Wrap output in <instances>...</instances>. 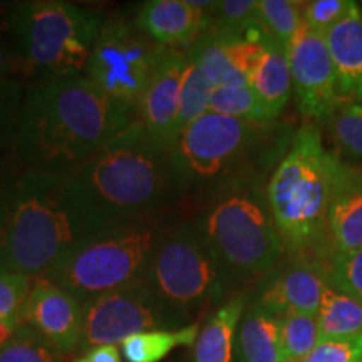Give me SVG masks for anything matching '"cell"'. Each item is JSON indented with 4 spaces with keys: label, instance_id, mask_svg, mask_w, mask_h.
<instances>
[{
    "label": "cell",
    "instance_id": "obj_1",
    "mask_svg": "<svg viewBox=\"0 0 362 362\" xmlns=\"http://www.w3.org/2000/svg\"><path fill=\"white\" fill-rule=\"evenodd\" d=\"M138 115L84 74L34 81L25 90L11 158L22 170L72 173Z\"/></svg>",
    "mask_w": 362,
    "mask_h": 362
},
{
    "label": "cell",
    "instance_id": "obj_2",
    "mask_svg": "<svg viewBox=\"0 0 362 362\" xmlns=\"http://www.w3.org/2000/svg\"><path fill=\"white\" fill-rule=\"evenodd\" d=\"M106 226L71 173L19 168L4 210V267L30 279L45 277L72 247Z\"/></svg>",
    "mask_w": 362,
    "mask_h": 362
},
{
    "label": "cell",
    "instance_id": "obj_3",
    "mask_svg": "<svg viewBox=\"0 0 362 362\" xmlns=\"http://www.w3.org/2000/svg\"><path fill=\"white\" fill-rule=\"evenodd\" d=\"M71 175L106 225L151 218L175 188L170 149L139 119L112 136Z\"/></svg>",
    "mask_w": 362,
    "mask_h": 362
},
{
    "label": "cell",
    "instance_id": "obj_4",
    "mask_svg": "<svg viewBox=\"0 0 362 362\" xmlns=\"http://www.w3.org/2000/svg\"><path fill=\"white\" fill-rule=\"evenodd\" d=\"M337 153L324 146L320 131L307 123L267 183V202L288 257L325 262V216Z\"/></svg>",
    "mask_w": 362,
    "mask_h": 362
},
{
    "label": "cell",
    "instance_id": "obj_5",
    "mask_svg": "<svg viewBox=\"0 0 362 362\" xmlns=\"http://www.w3.org/2000/svg\"><path fill=\"white\" fill-rule=\"evenodd\" d=\"M197 228L232 280L267 275L285 253L267 192L250 176L220 189Z\"/></svg>",
    "mask_w": 362,
    "mask_h": 362
},
{
    "label": "cell",
    "instance_id": "obj_6",
    "mask_svg": "<svg viewBox=\"0 0 362 362\" xmlns=\"http://www.w3.org/2000/svg\"><path fill=\"white\" fill-rule=\"evenodd\" d=\"M166 232L155 216L110 225L72 247L45 279L86 305L144 280L153 253Z\"/></svg>",
    "mask_w": 362,
    "mask_h": 362
},
{
    "label": "cell",
    "instance_id": "obj_7",
    "mask_svg": "<svg viewBox=\"0 0 362 362\" xmlns=\"http://www.w3.org/2000/svg\"><path fill=\"white\" fill-rule=\"evenodd\" d=\"M13 42L27 78L84 74L103 19L96 12L62 0L12 4Z\"/></svg>",
    "mask_w": 362,
    "mask_h": 362
},
{
    "label": "cell",
    "instance_id": "obj_8",
    "mask_svg": "<svg viewBox=\"0 0 362 362\" xmlns=\"http://www.w3.org/2000/svg\"><path fill=\"white\" fill-rule=\"evenodd\" d=\"M264 126L211 111L198 117L176 134L170 148L173 187L223 189L245 178L240 171Z\"/></svg>",
    "mask_w": 362,
    "mask_h": 362
},
{
    "label": "cell",
    "instance_id": "obj_9",
    "mask_svg": "<svg viewBox=\"0 0 362 362\" xmlns=\"http://www.w3.org/2000/svg\"><path fill=\"white\" fill-rule=\"evenodd\" d=\"M144 282L163 304L189 319L221 300L232 279L206 245L197 223H183L165 233Z\"/></svg>",
    "mask_w": 362,
    "mask_h": 362
},
{
    "label": "cell",
    "instance_id": "obj_10",
    "mask_svg": "<svg viewBox=\"0 0 362 362\" xmlns=\"http://www.w3.org/2000/svg\"><path fill=\"white\" fill-rule=\"evenodd\" d=\"M165 51L134 22L112 17L103 21L84 76L104 96L136 112Z\"/></svg>",
    "mask_w": 362,
    "mask_h": 362
},
{
    "label": "cell",
    "instance_id": "obj_11",
    "mask_svg": "<svg viewBox=\"0 0 362 362\" xmlns=\"http://www.w3.org/2000/svg\"><path fill=\"white\" fill-rule=\"evenodd\" d=\"M188 317L163 304L149 285L141 282L110 292L84 305L83 341L79 349L117 346L148 330H175L188 325Z\"/></svg>",
    "mask_w": 362,
    "mask_h": 362
},
{
    "label": "cell",
    "instance_id": "obj_12",
    "mask_svg": "<svg viewBox=\"0 0 362 362\" xmlns=\"http://www.w3.org/2000/svg\"><path fill=\"white\" fill-rule=\"evenodd\" d=\"M285 52L298 111L310 124H327L342 99L325 37L304 22Z\"/></svg>",
    "mask_w": 362,
    "mask_h": 362
},
{
    "label": "cell",
    "instance_id": "obj_13",
    "mask_svg": "<svg viewBox=\"0 0 362 362\" xmlns=\"http://www.w3.org/2000/svg\"><path fill=\"white\" fill-rule=\"evenodd\" d=\"M327 264L315 257H292L262 280L257 304L282 317L287 312L319 314L329 287Z\"/></svg>",
    "mask_w": 362,
    "mask_h": 362
},
{
    "label": "cell",
    "instance_id": "obj_14",
    "mask_svg": "<svg viewBox=\"0 0 362 362\" xmlns=\"http://www.w3.org/2000/svg\"><path fill=\"white\" fill-rule=\"evenodd\" d=\"M22 322L37 330L61 354H71L83 341L84 305L64 288L40 277L30 288Z\"/></svg>",
    "mask_w": 362,
    "mask_h": 362
},
{
    "label": "cell",
    "instance_id": "obj_15",
    "mask_svg": "<svg viewBox=\"0 0 362 362\" xmlns=\"http://www.w3.org/2000/svg\"><path fill=\"white\" fill-rule=\"evenodd\" d=\"M185 69H187V54L183 49L166 47L155 74L149 79L136 107L138 119L148 129V133L168 149L178 134L176 121H178L180 90Z\"/></svg>",
    "mask_w": 362,
    "mask_h": 362
},
{
    "label": "cell",
    "instance_id": "obj_16",
    "mask_svg": "<svg viewBox=\"0 0 362 362\" xmlns=\"http://www.w3.org/2000/svg\"><path fill=\"white\" fill-rule=\"evenodd\" d=\"M362 247V170L337 155L325 216V262Z\"/></svg>",
    "mask_w": 362,
    "mask_h": 362
},
{
    "label": "cell",
    "instance_id": "obj_17",
    "mask_svg": "<svg viewBox=\"0 0 362 362\" xmlns=\"http://www.w3.org/2000/svg\"><path fill=\"white\" fill-rule=\"evenodd\" d=\"M215 2L149 0L134 17V25L165 47L193 44L211 24Z\"/></svg>",
    "mask_w": 362,
    "mask_h": 362
},
{
    "label": "cell",
    "instance_id": "obj_18",
    "mask_svg": "<svg viewBox=\"0 0 362 362\" xmlns=\"http://www.w3.org/2000/svg\"><path fill=\"white\" fill-rule=\"evenodd\" d=\"M342 101L362 103V11L354 7L325 33Z\"/></svg>",
    "mask_w": 362,
    "mask_h": 362
},
{
    "label": "cell",
    "instance_id": "obj_19",
    "mask_svg": "<svg viewBox=\"0 0 362 362\" xmlns=\"http://www.w3.org/2000/svg\"><path fill=\"white\" fill-rule=\"evenodd\" d=\"M248 86L264 104L270 119H277L292 94V78L287 52L272 39L267 40L264 52L248 76Z\"/></svg>",
    "mask_w": 362,
    "mask_h": 362
},
{
    "label": "cell",
    "instance_id": "obj_20",
    "mask_svg": "<svg viewBox=\"0 0 362 362\" xmlns=\"http://www.w3.org/2000/svg\"><path fill=\"white\" fill-rule=\"evenodd\" d=\"M240 362H287L282 351L280 317L253 302L238 330Z\"/></svg>",
    "mask_w": 362,
    "mask_h": 362
},
{
    "label": "cell",
    "instance_id": "obj_21",
    "mask_svg": "<svg viewBox=\"0 0 362 362\" xmlns=\"http://www.w3.org/2000/svg\"><path fill=\"white\" fill-rule=\"evenodd\" d=\"M247 305V293H238L211 314L194 342L193 362H232L235 332Z\"/></svg>",
    "mask_w": 362,
    "mask_h": 362
},
{
    "label": "cell",
    "instance_id": "obj_22",
    "mask_svg": "<svg viewBox=\"0 0 362 362\" xmlns=\"http://www.w3.org/2000/svg\"><path fill=\"white\" fill-rule=\"evenodd\" d=\"M198 334L200 325L197 322L175 330H148L121 342V352L126 362H161L176 347L193 346Z\"/></svg>",
    "mask_w": 362,
    "mask_h": 362
},
{
    "label": "cell",
    "instance_id": "obj_23",
    "mask_svg": "<svg viewBox=\"0 0 362 362\" xmlns=\"http://www.w3.org/2000/svg\"><path fill=\"white\" fill-rule=\"evenodd\" d=\"M320 341L362 336V304L329 284L319 314Z\"/></svg>",
    "mask_w": 362,
    "mask_h": 362
},
{
    "label": "cell",
    "instance_id": "obj_24",
    "mask_svg": "<svg viewBox=\"0 0 362 362\" xmlns=\"http://www.w3.org/2000/svg\"><path fill=\"white\" fill-rule=\"evenodd\" d=\"M215 88L216 86L211 83L206 72L187 56V69H185L183 81H181L180 110L178 121H176V131L178 133L210 111V103Z\"/></svg>",
    "mask_w": 362,
    "mask_h": 362
},
{
    "label": "cell",
    "instance_id": "obj_25",
    "mask_svg": "<svg viewBox=\"0 0 362 362\" xmlns=\"http://www.w3.org/2000/svg\"><path fill=\"white\" fill-rule=\"evenodd\" d=\"M327 126L337 155L351 165L362 163V103L342 101Z\"/></svg>",
    "mask_w": 362,
    "mask_h": 362
},
{
    "label": "cell",
    "instance_id": "obj_26",
    "mask_svg": "<svg viewBox=\"0 0 362 362\" xmlns=\"http://www.w3.org/2000/svg\"><path fill=\"white\" fill-rule=\"evenodd\" d=\"M210 111L216 112V115L237 117V119L248 121L253 124L272 123L264 104L260 103V99L257 98V94L248 84L215 88Z\"/></svg>",
    "mask_w": 362,
    "mask_h": 362
},
{
    "label": "cell",
    "instance_id": "obj_27",
    "mask_svg": "<svg viewBox=\"0 0 362 362\" xmlns=\"http://www.w3.org/2000/svg\"><path fill=\"white\" fill-rule=\"evenodd\" d=\"M282 351L287 362H300L319 344V317L305 312H287L280 317Z\"/></svg>",
    "mask_w": 362,
    "mask_h": 362
},
{
    "label": "cell",
    "instance_id": "obj_28",
    "mask_svg": "<svg viewBox=\"0 0 362 362\" xmlns=\"http://www.w3.org/2000/svg\"><path fill=\"white\" fill-rule=\"evenodd\" d=\"M304 6L305 2L292 0H259L262 25L285 51L304 24Z\"/></svg>",
    "mask_w": 362,
    "mask_h": 362
},
{
    "label": "cell",
    "instance_id": "obj_29",
    "mask_svg": "<svg viewBox=\"0 0 362 362\" xmlns=\"http://www.w3.org/2000/svg\"><path fill=\"white\" fill-rule=\"evenodd\" d=\"M0 362H64L62 354L37 330L22 322L13 337L0 349Z\"/></svg>",
    "mask_w": 362,
    "mask_h": 362
},
{
    "label": "cell",
    "instance_id": "obj_30",
    "mask_svg": "<svg viewBox=\"0 0 362 362\" xmlns=\"http://www.w3.org/2000/svg\"><path fill=\"white\" fill-rule=\"evenodd\" d=\"M25 90L19 79H0V153L11 151L16 141Z\"/></svg>",
    "mask_w": 362,
    "mask_h": 362
},
{
    "label": "cell",
    "instance_id": "obj_31",
    "mask_svg": "<svg viewBox=\"0 0 362 362\" xmlns=\"http://www.w3.org/2000/svg\"><path fill=\"white\" fill-rule=\"evenodd\" d=\"M259 22L257 0H223V2H215L210 27L220 33L243 35Z\"/></svg>",
    "mask_w": 362,
    "mask_h": 362
},
{
    "label": "cell",
    "instance_id": "obj_32",
    "mask_svg": "<svg viewBox=\"0 0 362 362\" xmlns=\"http://www.w3.org/2000/svg\"><path fill=\"white\" fill-rule=\"evenodd\" d=\"M325 264L330 285L362 304V247L330 255Z\"/></svg>",
    "mask_w": 362,
    "mask_h": 362
},
{
    "label": "cell",
    "instance_id": "obj_33",
    "mask_svg": "<svg viewBox=\"0 0 362 362\" xmlns=\"http://www.w3.org/2000/svg\"><path fill=\"white\" fill-rule=\"evenodd\" d=\"M33 288V279L12 270H0V320L22 322L27 298Z\"/></svg>",
    "mask_w": 362,
    "mask_h": 362
},
{
    "label": "cell",
    "instance_id": "obj_34",
    "mask_svg": "<svg viewBox=\"0 0 362 362\" xmlns=\"http://www.w3.org/2000/svg\"><path fill=\"white\" fill-rule=\"evenodd\" d=\"M357 6L351 0H314L304 6V22L317 34L325 35Z\"/></svg>",
    "mask_w": 362,
    "mask_h": 362
},
{
    "label": "cell",
    "instance_id": "obj_35",
    "mask_svg": "<svg viewBox=\"0 0 362 362\" xmlns=\"http://www.w3.org/2000/svg\"><path fill=\"white\" fill-rule=\"evenodd\" d=\"M12 4H0V79H17L22 76V64L13 42Z\"/></svg>",
    "mask_w": 362,
    "mask_h": 362
},
{
    "label": "cell",
    "instance_id": "obj_36",
    "mask_svg": "<svg viewBox=\"0 0 362 362\" xmlns=\"http://www.w3.org/2000/svg\"><path fill=\"white\" fill-rule=\"evenodd\" d=\"M362 336L319 341L314 351L300 362H361Z\"/></svg>",
    "mask_w": 362,
    "mask_h": 362
},
{
    "label": "cell",
    "instance_id": "obj_37",
    "mask_svg": "<svg viewBox=\"0 0 362 362\" xmlns=\"http://www.w3.org/2000/svg\"><path fill=\"white\" fill-rule=\"evenodd\" d=\"M21 166L17 165L12 158L0 156V240H2V221H4V210H6V198L8 187H11L13 176L19 171ZM0 270H7L2 262V250H0Z\"/></svg>",
    "mask_w": 362,
    "mask_h": 362
},
{
    "label": "cell",
    "instance_id": "obj_38",
    "mask_svg": "<svg viewBox=\"0 0 362 362\" xmlns=\"http://www.w3.org/2000/svg\"><path fill=\"white\" fill-rule=\"evenodd\" d=\"M74 362H123V359H121V352L117 346L107 344V346L90 347Z\"/></svg>",
    "mask_w": 362,
    "mask_h": 362
},
{
    "label": "cell",
    "instance_id": "obj_39",
    "mask_svg": "<svg viewBox=\"0 0 362 362\" xmlns=\"http://www.w3.org/2000/svg\"><path fill=\"white\" fill-rule=\"evenodd\" d=\"M21 324L22 322H19V320H0V349L11 341Z\"/></svg>",
    "mask_w": 362,
    "mask_h": 362
},
{
    "label": "cell",
    "instance_id": "obj_40",
    "mask_svg": "<svg viewBox=\"0 0 362 362\" xmlns=\"http://www.w3.org/2000/svg\"><path fill=\"white\" fill-rule=\"evenodd\" d=\"M361 362H362V361H361Z\"/></svg>",
    "mask_w": 362,
    "mask_h": 362
}]
</instances>
